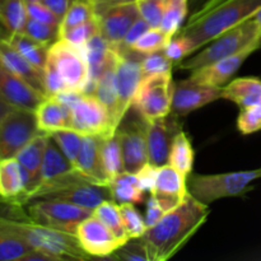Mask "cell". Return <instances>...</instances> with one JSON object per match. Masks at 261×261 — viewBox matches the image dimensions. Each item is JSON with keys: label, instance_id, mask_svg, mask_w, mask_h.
<instances>
[{"label": "cell", "instance_id": "1", "mask_svg": "<svg viewBox=\"0 0 261 261\" xmlns=\"http://www.w3.org/2000/svg\"><path fill=\"white\" fill-rule=\"evenodd\" d=\"M208 216V205L189 193L182 204L167 212L142 237L149 261H166L177 254L205 223Z\"/></svg>", "mask_w": 261, "mask_h": 261}, {"label": "cell", "instance_id": "2", "mask_svg": "<svg viewBox=\"0 0 261 261\" xmlns=\"http://www.w3.org/2000/svg\"><path fill=\"white\" fill-rule=\"evenodd\" d=\"M260 8L261 0H227L208 10H195L177 36L188 40L193 54L226 31L254 17Z\"/></svg>", "mask_w": 261, "mask_h": 261}, {"label": "cell", "instance_id": "3", "mask_svg": "<svg viewBox=\"0 0 261 261\" xmlns=\"http://www.w3.org/2000/svg\"><path fill=\"white\" fill-rule=\"evenodd\" d=\"M0 227L18 234L33 249L53 255L59 261L87 260L91 257L82 250L74 233L37 223L30 218L25 221L24 217H0Z\"/></svg>", "mask_w": 261, "mask_h": 261}, {"label": "cell", "instance_id": "4", "mask_svg": "<svg viewBox=\"0 0 261 261\" xmlns=\"http://www.w3.org/2000/svg\"><path fill=\"white\" fill-rule=\"evenodd\" d=\"M259 178L261 167L217 175H193L189 176L188 190L194 198L209 205L219 199L245 195L251 190V184Z\"/></svg>", "mask_w": 261, "mask_h": 261}, {"label": "cell", "instance_id": "5", "mask_svg": "<svg viewBox=\"0 0 261 261\" xmlns=\"http://www.w3.org/2000/svg\"><path fill=\"white\" fill-rule=\"evenodd\" d=\"M260 38V27L256 24L254 18H250L237 24L236 27L222 33L199 54L191 58L188 56L186 60L178 64V68L184 70H195V69L211 65L221 59L240 53Z\"/></svg>", "mask_w": 261, "mask_h": 261}, {"label": "cell", "instance_id": "6", "mask_svg": "<svg viewBox=\"0 0 261 261\" xmlns=\"http://www.w3.org/2000/svg\"><path fill=\"white\" fill-rule=\"evenodd\" d=\"M172 96V71L152 74L142 79L132 107L145 121H154L170 115Z\"/></svg>", "mask_w": 261, "mask_h": 261}, {"label": "cell", "instance_id": "7", "mask_svg": "<svg viewBox=\"0 0 261 261\" xmlns=\"http://www.w3.org/2000/svg\"><path fill=\"white\" fill-rule=\"evenodd\" d=\"M38 134L35 111L12 109L0 120V160L14 158Z\"/></svg>", "mask_w": 261, "mask_h": 261}, {"label": "cell", "instance_id": "8", "mask_svg": "<svg viewBox=\"0 0 261 261\" xmlns=\"http://www.w3.org/2000/svg\"><path fill=\"white\" fill-rule=\"evenodd\" d=\"M48 55L58 65L66 89L84 93L91 81V71L84 46L73 45L59 38L50 46Z\"/></svg>", "mask_w": 261, "mask_h": 261}, {"label": "cell", "instance_id": "9", "mask_svg": "<svg viewBox=\"0 0 261 261\" xmlns=\"http://www.w3.org/2000/svg\"><path fill=\"white\" fill-rule=\"evenodd\" d=\"M92 213V211L71 203L47 199L31 200L27 206V216L31 221L74 234L78 224Z\"/></svg>", "mask_w": 261, "mask_h": 261}, {"label": "cell", "instance_id": "10", "mask_svg": "<svg viewBox=\"0 0 261 261\" xmlns=\"http://www.w3.org/2000/svg\"><path fill=\"white\" fill-rule=\"evenodd\" d=\"M71 130L83 137H112L117 130L109 111L93 94L83 96L71 107Z\"/></svg>", "mask_w": 261, "mask_h": 261}, {"label": "cell", "instance_id": "11", "mask_svg": "<svg viewBox=\"0 0 261 261\" xmlns=\"http://www.w3.org/2000/svg\"><path fill=\"white\" fill-rule=\"evenodd\" d=\"M36 199L66 201V203H71L74 205L93 212L103 201L112 200V194L110 186L99 185V184L93 182L87 176H83L65 185L50 189L37 195L32 200H36Z\"/></svg>", "mask_w": 261, "mask_h": 261}, {"label": "cell", "instance_id": "12", "mask_svg": "<svg viewBox=\"0 0 261 261\" xmlns=\"http://www.w3.org/2000/svg\"><path fill=\"white\" fill-rule=\"evenodd\" d=\"M99 33L110 43H119L124 40L127 31L140 17L137 2L122 4H93Z\"/></svg>", "mask_w": 261, "mask_h": 261}, {"label": "cell", "instance_id": "13", "mask_svg": "<svg viewBox=\"0 0 261 261\" xmlns=\"http://www.w3.org/2000/svg\"><path fill=\"white\" fill-rule=\"evenodd\" d=\"M125 172L138 173L149 163L147 144V121L143 117L126 122L117 129Z\"/></svg>", "mask_w": 261, "mask_h": 261}, {"label": "cell", "instance_id": "14", "mask_svg": "<svg viewBox=\"0 0 261 261\" xmlns=\"http://www.w3.org/2000/svg\"><path fill=\"white\" fill-rule=\"evenodd\" d=\"M75 236L82 250L91 257H110L121 246L115 234L93 214L78 224Z\"/></svg>", "mask_w": 261, "mask_h": 261}, {"label": "cell", "instance_id": "15", "mask_svg": "<svg viewBox=\"0 0 261 261\" xmlns=\"http://www.w3.org/2000/svg\"><path fill=\"white\" fill-rule=\"evenodd\" d=\"M261 47V38L255 41L254 43L247 46L240 53L234 55L227 56V58L221 59L211 65L203 66L193 70L190 79L195 83L203 84L208 87H217V88H223L228 82H231V78L237 73L244 61L249 58L251 54L259 50Z\"/></svg>", "mask_w": 261, "mask_h": 261}, {"label": "cell", "instance_id": "16", "mask_svg": "<svg viewBox=\"0 0 261 261\" xmlns=\"http://www.w3.org/2000/svg\"><path fill=\"white\" fill-rule=\"evenodd\" d=\"M221 97L222 88L203 86L189 78L173 84L171 111L176 117H185Z\"/></svg>", "mask_w": 261, "mask_h": 261}, {"label": "cell", "instance_id": "17", "mask_svg": "<svg viewBox=\"0 0 261 261\" xmlns=\"http://www.w3.org/2000/svg\"><path fill=\"white\" fill-rule=\"evenodd\" d=\"M152 195L157 199L163 211L167 213L182 204L189 195L188 177L168 163L161 166L158 167Z\"/></svg>", "mask_w": 261, "mask_h": 261}, {"label": "cell", "instance_id": "18", "mask_svg": "<svg viewBox=\"0 0 261 261\" xmlns=\"http://www.w3.org/2000/svg\"><path fill=\"white\" fill-rule=\"evenodd\" d=\"M177 119L178 117L173 115L172 120L166 116L154 121H147V144L150 165L161 167L168 163L173 138L182 130Z\"/></svg>", "mask_w": 261, "mask_h": 261}, {"label": "cell", "instance_id": "19", "mask_svg": "<svg viewBox=\"0 0 261 261\" xmlns=\"http://www.w3.org/2000/svg\"><path fill=\"white\" fill-rule=\"evenodd\" d=\"M0 64L30 84L35 91L46 97L43 71L33 66L7 37H0Z\"/></svg>", "mask_w": 261, "mask_h": 261}, {"label": "cell", "instance_id": "20", "mask_svg": "<svg viewBox=\"0 0 261 261\" xmlns=\"http://www.w3.org/2000/svg\"><path fill=\"white\" fill-rule=\"evenodd\" d=\"M0 94L5 101L15 109H24L35 111L45 96L38 93L23 79L8 70L0 64Z\"/></svg>", "mask_w": 261, "mask_h": 261}, {"label": "cell", "instance_id": "21", "mask_svg": "<svg viewBox=\"0 0 261 261\" xmlns=\"http://www.w3.org/2000/svg\"><path fill=\"white\" fill-rule=\"evenodd\" d=\"M28 177L17 158L0 160V199L23 205L27 196Z\"/></svg>", "mask_w": 261, "mask_h": 261}, {"label": "cell", "instance_id": "22", "mask_svg": "<svg viewBox=\"0 0 261 261\" xmlns=\"http://www.w3.org/2000/svg\"><path fill=\"white\" fill-rule=\"evenodd\" d=\"M48 138L50 134H45L41 133L37 137L33 138L17 155L15 158L18 162L22 165L24 168L25 173L28 177V186H27V196H25V201L30 199L36 191V189L40 186L41 184V167H42L43 154H45L46 145H47Z\"/></svg>", "mask_w": 261, "mask_h": 261}, {"label": "cell", "instance_id": "23", "mask_svg": "<svg viewBox=\"0 0 261 261\" xmlns=\"http://www.w3.org/2000/svg\"><path fill=\"white\" fill-rule=\"evenodd\" d=\"M36 121L41 133L53 134L71 129V110L53 96H47L35 109Z\"/></svg>", "mask_w": 261, "mask_h": 261}, {"label": "cell", "instance_id": "24", "mask_svg": "<svg viewBox=\"0 0 261 261\" xmlns=\"http://www.w3.org/2000/svg\"><path fill=\"white\" fill-rule=\"evenodd\" d=\"M99 142V137H83L76 170L91 178L93 182L110 186L111 180L105 170Z\"/></svg>", "mask_w": 261, "mask_h": 261}, {"label": "cell", "instance_id": "25", "mask_svg": "<svg viewBox=\"0 0 261 261\" xmlns=\"http://www.w3.org/2000/svg\"><path fill=\"white\" fill-rule=\"evenodd\" d=\"M222 98L234 102L240 109L261 103V81L257 78H237L222 88Z\"/></svg>", "mask_w": 261, "mask_h": 261}, {"label": "cell", "instance_id": "26", "mask_svg": "<svg viewBox=\"0 0 261 261\" xmlns=\"http://www.w3.org/2000/svg\"><path fill=\"white\" fill-rule=\"evenodd\" d=\"M115 65H116V63L114 65L109 66L102 73V75L99 76L96 83V87H94L93 96L98 101H101L103 106L106 107L112 119V124H114L115 129L117 130L122 120L120 117L119 112V99H117L116 79H115Z\"/></svg>", "mask_w": 261, "mask_h": 261}, {"label": "cell", "instance_id": "27", "mask_svg": "<svg viewBox=\"0 0 261 261\" xmlns=\"http://www.w3.org/2000/svg\"><path fill=\"white\" fill-rule=\"evenodd\" d=\"M74 166L71 165L70 161L66 158V155L61 152L59 145L56 144L55 140L48 138L47 145H46L45 154H43L42 167H41V184L40 186L46 185V184L51 182V181L56 180V178L61 177V176L66 175V173L74 171ZM38 186V188H40ZM37 188V189H38ZM36 189V190H37Z\"/></svg>", "mask_w": 261, "mask_h": 261}, {"label": "cell", "instance_id": "28", "mask_svg": "<svg viewBox=\"0 0 261 261\" xmlns=\"http://www.w3.org/2000/svg\"><path fill=\"white\" fill-rule=\"evenodd\" d=\"M27 20L25 0H0V24L8 36L23 33Z\"/></svg>", "mask_w": 261, "mask_h": 261}, {"label": "cell", "instance_id": "29", "mask_svg": "<svg viewBox=\"0 0 261 261\" xmlns=\"http://www.w3.org/2000/svg\"><path fill=\"white\" fill-rule=\"evenodd\" d=\"M110 189H111L112 200L116 201L117 204H138L142 203L144 199L145 193L140 188L137 173L124 172L116 176L110 182Z\"/></svg>", "mask_w": 261, "mask_h": 261}, {"label": "cell", "instance_id": "30", "mask_svg": "<svg viewBox=\"0 0 261 261\" xmlns=\"http://www.w3.org/2000/svg\"><path fill=\"white\" fill-rule=\"evenodd\" d=\"M168 165L175 167L178 172L188 178L191 175L194 166V149L190 138L182 130H180L173 138L170 155H168Z\"/></svg>", "mask_w": 261, "mask_h": 261}, {"label": "cell", "instance_id": "31", "mask_svg": "<svg viewBox=\"0 0 261 261\" xmlns=\"http://www.w3.org/2000/svg\"><path fill=\"white\" fill-rule=\"evenodd\" d=\"M8 41L38 70H45L48 55V46L37 42L24 33H13L8 36Z\"/></svg>", "mask_w": 261, "mask_h": 261}, {"label": "cell", "instance_id": "32", "mask_svg": "<svg viewBox=\"0 0 261 261\" xmlns=\"http://www.w3.org/2000/svg\"><path fill=\"white\" fill-rule=\"evenodd\" d=\"M99 139H101L99 144H101V155L105 170H106L110 180H112L116 176L125 172L124 158H122L119 137H117V134H115L112 137H99Z\"/></svg>", "mask_w": 261, "mask_h": 261}, {"label": "cell", "instance_id": "33", "mask_svg": "<svg viewBox=\"0 0 261 261\" xmlns=\"http://www.w3.org/2000/svg\"><path fill=\"white\" fill-rule=\"evenodd\" d=\"M92 214H93L94 217H97L101 222H103L105 226L115 234V237H116L117 241H119L120 244L124 245L129 241L130 237L127 236L126 231H125L124 228L121 216H120L119 204H117L116 201H103V203H101L96 209H94Z\"/></svg>", "mask_w": 261, "mask_h": 261}, {"label": "cell", "instance_id": "34", "mask_svg": "<svg viewBox=\"0 0 261 261\" xmlns=\"http://www.w3.org/2000/svg\"><path fill=\"white\" fill-rule=\"evenodd\" d=\"M189 0H166L165 12L160 28L170 37H175L188 17Z\"/></svg>", "mask_w": 261, "mask_h": 261}, {"label": "cell", "instance_id": "35", "mask_svg": "<svg viewBox=\"0 0 261 261\" xmlns=\"http://www.w3.org/2000/svg\"><path fill=\"white\" fill-rule=\"evenodd\" d=\"M31 250L22 237L0 227V261H22Z\"/></svg>", "mask_w": 261, "mask_h": 261}, {"label": "cell", "instance_id": "36", "mask_svg": "<svg viewBox=\"0 0 261 261\" xmlns=\"http://www.w3.org/2000/svg\"><path fill=\"white\" fill-rule=\"evenodd\" d=\"M94 18H96V10H94L93 2H91V0H73L68 12L61 19L60 25H59V36L69 28L87 22V20L94 19Z\"/></svg>", "mask_w": 261, "mask_h": 261}, {"label": "cell", "instance_id": "37", "mask_svg": "<svg viewBox=\"0 0 261 261\" xmlns=\"http://www.w3.org/2000/svg\"><path fill=\"white\" fill-rule=\"evenodd\" d=\"M50 135L55 140L56 144L59 145L61 152L66 155V158L70 161L71 165L76 170L79 152H81L82 143H83V135L71 129L59 130V132L53 133Z\"/></svg>", "mask_w": 261, "mask_h": 261}, {"label": "cell", "instance_id": "38", "mask_svg": "<svg viewBox=\"0 0 261 261\" xmlns=\"http://www.w3.org/2000/svg\"><path fill=\"white\" fill-rule=\"evenodd\" d=\"M119 209L122 224H124V228L130 240L142 239L148 229L144 217L132 203L119 204Z\"/></svg>", "mask_w": 261, "mask_h": 261}, {"label": "cell", "instance_id": "39", "mask_svg": "<svg viewBox=\"0 0 261 261\" xmlns=\"http://www.w3.org/2000/svg\"><path fill=\"white\" fill-rule=\"evenodd\" d=\"M171 40H172V37H170L167 33L163 32L160 27L149 28L147 32L140 36L139 40L132 46V48L137 53L147 55V54L165 50V47Z\"/></svg>", "mask_w": 261, "mask_h": 261}, {"label": "cell", "instance_id": "40", "mask_svg": "<svg viewBox=\"0 0 261 261\" xmlns=\"http://www.w3.org/2000/svg\"><path fill=\"white\" fill-rule=\"evenodd\" d=\"M23 33L27 35L28 37L33 38L35 41H37V42L48 46V47L54 42H56L59 40V37H60L59 36V25L38 22V20L32 19L30 17H28L27 23H25Z\"/></svg>", "mask_w": 261, "mask_h": 261}, {"label": "cell", "instance_id": "41", "mask_svg": "<svg viewBox=\"0 0 261 261\" xmlns=\"http://www.w3.org/2000/svg\"><path fill=\"white\" fill-rule=\"evenodd\" d=\"M99 33V25L97 22V18L87 22L81 23L78 25L69 28L65 32L60 35V38L68 41V42L73 43L76 46H84L88 40H91L93 36L98 35Z\"/></svg>", "mask_w": 261, "mask_h": 261}, {"label": "cell", "instance_id": "42", "mask_svg": "<svg viewBox=\"0 0 261 261\" xmlns=\"http://www.w3.org/2000/svg\"><path fill=\"white\" fill-rule=\"evenodd\" d=\"M139 14L152 28H157L162 22L166 0H137Z\"/></svg>", "mask_w": 261, "mask_h": 261}, {"label": "cell", "instance_id": "43", "mask_svg": "<svg viewBox=\"0 0 261 261\" xmlns=\"http://www.w3.org/2000/svg\"><path fill=\"white\" fill-rule=\"evenodd\" d=\"M172 63L170 59L166 56V54L162 51H157V53L147 54L143 56L142 61H140V66H142L143 78L152 74L157 73H166V71H171L172 69Z\"/></svg>", "mask_w": 261, "mask_h": 261}, {"label": "cell", "instance_id": "44", "mask_svg": "<svg viewBox=\"0 0 261 261\" xmlns=\"http://www.w3.org/2000/svg\"><path fill=\"white\" fill-rule=\"evenodd\" d=\"M237 127L240 133L244 135L252 134V133L261 130V106L247 107L241 109L239 117H237Z\"/></svg>", "mask_w": 261, "mask_h": 261}, {"label": "cell", "instance_id": "45", "mask_svg": "<svg viewBox=\"0 0 261 261\" xmlns=\"http://www.w3.org/2000/svg\"><path fill=\"white\" fill-rule=\"evenodd\" d=\"M43 78H45L46 97L55 96L60 92L66 91V86L64 83L60 71H59L58 65L50 55H47V61H46L45 70H43Z\"/></svg>", "mask_w": 261, "mask_h": 261}, {"label": "cell", "instance_id": "46", "mask_svg": "<svg viewBox=\"0 0 261 261\" xmlns=\"http://www.w3.org/2000/svg\"><path fill=\"white\" fill-rule=\"evenodd\" d=\"M110 257L125 261H149L147 246L143 240L142 241H130L129 240L126 244L121 245Z\"/></svg>", "mask_w": 261, "mask_h": 261}, {"label": "cell", "instance_id": "47", "mask_svg": "<svg viewBox=\"0 0 261 261\" xmlns=\"http://www.w3.org/2000/svg\"><path fill=\"white\" fill-rule=\"evenodd\" d=\"M27 13L28 17L32 18V19L38 20V22L47 23V24L53 25H60V18L56 17L55 13L51 12L42 2L27 3Z\"/></svg>", "mask_w": 261, "mask_h": 261}, {"label": "cell", "instance_id": "48", "mask_svg": "<svg viewBox=\"0 0 261 261\" xmlns=\"http://www.w3.org/2000/svg\"><path fill=\"white\" fill-rule=\"evenodd\" d=\"M163 53L171 61H175V63H180L184 59L191 55L190 45H189L188 40L185 37H181V36L172 38L165 47Z\"/></svg>", "mask_w": 261, "mask_h": 261}, {"label": "cell", "instance_id": "49", "mask_svg": "<svg viewBox=\"0 0 261 261\" xmlns=\"http://www.w3.org/2000/svg\"><path fill=\"white\" fill-rule=\"evenodd\" d=\"M157 171H158L157 166H153L150 165V163H148V165H145L144 167L137 173L139 185L144 193L152 194L153 189H154V185H155Z\"/></svg>", "mask_w": 261, "mask_h": 261}, {"label": "cell", "instance_id": "50", "mask_svg": "<svg viewBox=\"0 0 261 261\" xmlns=\"http://www.w3.org/2000/svg\"><path fill=\"white\" fill-rule=\"evenodd\" d=\"M165 214L166 212L163 211L162 206L160 205L157 199L150 194L149 199H148L147 201V208H145V216H144V221L148 228H149V227H153L154 224H157Z\"/></svg>", "mask_w": 261, "mask_h": 261}, {"label": "cell", "instance_id": "51", "mask_svg": "<svg viewBox=\"0 0 261 261\" xmlns=\"http://www.w3.org/2000/svg\"><path fill=\"white\" fill-rule=\"evenodd\" d=\"M149 28H152V27H150V25L148 24V23L145 22L142 17H139L137 20H135L134 24L130 27V30L127 31L126 36H125L124 40H122L120 43H122V45L126 46V47H132V46L134 45L138 40H139L140 36H142L143 33L147 32Z\"/></svg>", "mask_w": 261, "mask_h": 261}, {"label": "cell", "instance_id": "52", "mask_svg": "<svg viewBox=\"0 0 261 261\" xmlns=\"http://www.w3.org/2000/svg\"><path fill=\"white\" fill-rule=\"evenodd\" d=\"M42 3L51 10V12L55 13L56 17L63 19V17L65 15V13L68 12L69 7H70V4L73 3V0H42Z\"/></svg>", "mask_w": 261, "mask_h": 261}, {"label": "cell", "instance_id": "53", "mask_svg": "<svg viewBox=\"0 0 261 261\" xmlns=\"http://www.w3.org/2000/svg\"><path fill=\"white\" fill-rule=\"evenodd\" d=\"M22 261H59L55 256L50 254H46V252L40 251V250H31L24 257H23Z\"/></svg>", "mask_w": 261, "mask_h": 261}, {"label": "cell", "instance_id": "54", "mask_svg": "<svg viewBox=\"0 0 261 261\" xmlns=\"http://www.w3.org/2000/svg\"><path fill=\"white\" fill-rule=\"evenodd\" d=\"M12 109H14V107L10 106V105L5 101L4 97L0 94V120H2L3 117H4Z\"/></svg>", "mask_w": 261, "mask_h": 261}, {"label": "cell", "instance_id": "55", "mask_svg": "<svg viewBox=\"0 0 261 261\" xmlns=\"http://www.w3.org/2000/svg\"><path fill=\"white\" fill-rule=\"evenodd\" d=\"M93 4L98 5H112V4H122V3H133L137 0H92Z\"/></svg>", "mask_w": 261, "mask_h": 261}, {"label": "cell", "instance_id": "56", "mask_svg": "<svg viewBox=\"0 0 261 261\" xmlns=\"http://www.w3.org/2000/svg\"><path fill=\"white\" fill-rule=\"evenodd\" d=\"M252 18H254V20H255V22H256V24L259 25L260 30H261V8H260L259 10H257L256 13H255L254 17H252Z\"/></svg>", "mask_w": 261, "mask_h": 261}, {"label": "cell", "instance_id": "57", "mask_svg": "<svg viewBox=\"0 0 261 261\" xmlns=\"http://www.w3.org/2000/svg\"><path fill=\"white\" fill-rule=\"evenodd\" d=\"M27 3H31V2H42V0H25Z\"/></svg>", "mask_w": 261, "mask_h": 261}, {"label": "cell", "instance_id": "58", "mask_svg": "<svg viewBox=\"0 0 261 261\" xmlns=\"http://www.w3.org/2000/svg\"><path fill=\"white\" fill-rule=\"evenodd\" d=\"M260 106H261V103H260Z\"/></svg>", "mask_w": 261, "mask_h": 261}, {"label": "cell", "instance_id": "59", "mask_svg": "<svg viewBox=\"0 0 261 261\" xmlns=\"http://www.w3.org/2000/svg\"><path fill=\"white\" fill-rule=\"evenodd\" d=\"M91 2H92V0H91Z\"/></svg>", "mask_w": 261, "mask_h": 261}]
</instances>
